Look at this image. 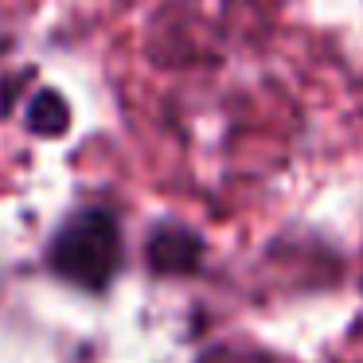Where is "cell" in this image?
Masks as SVG:
<instances>
[{
  "label": "cell",
  "mask_w": 363,
  "mask_h": 363,
  "mask_svg": "<svg viewBox=\"0 0 363 363\" xmlns=\"http://www.w3.org/2000/svg\"><path fill=\"white\" fill-rule=\"evenodd\" d=\"M24 121L35 137H59L71 125V106H67V98L59 94V90L43 86V90H35V98L28 102Z\"/></svg>",
  "instance_id": "obj_3"
},
{
  "label": "cell",
  "mask_w": 363,
  "mask_h": 363,
  "mask_svg": "<svg viewBox=\"0 0 363 363\" xmlns=\"http://www.w3.org/2000/svg\"><path fill=\"white\" fill-rule=\"evenodd\" d=\"M125 266V235L113 207H79L55 227L48 242V269L86 293H106Z\"/></svg>",
  "instance_id": "obj_1"
},
{
  "label": "cell",
  "mask_w": 363,
  "mask_h": 363,
  "mask_svg": "<svg viewBox=\"0 0 363 363\" xmlns=\"http://www.w3.org/2000/svg\"><path fill=\"white\" fill-rule=\"evenodd\" d=\"M203 262V238L188 227L176 223H160L149 235V266L157 277H172V274H191Z\"/></svg>",
  "instance_id": "obj_2"
}]
</instances>
